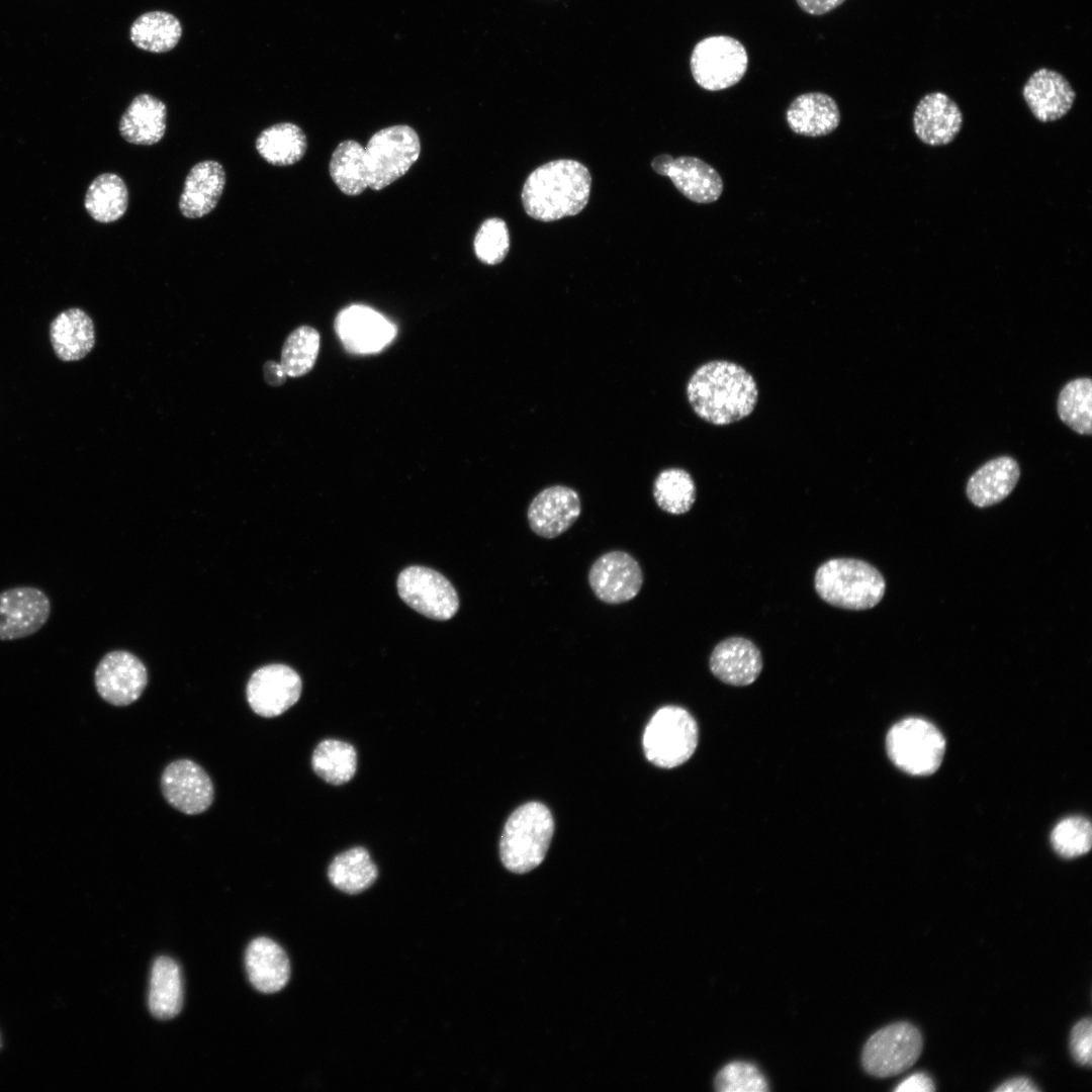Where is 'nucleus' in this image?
Listing matches in <instances>:
<instances>
[{
	"instance_id": "obj_1",
	"label": "nucleus",
	"mask_w": 1092,
	"mask_h": 1092,
	"mask_svg": "<svg viewBox=\"0 0 1092 1092\" xmlns=\"http://www.w3.org/2000/svg\"><path fill=\"white\" fill-rule=\"evenodd\" d=\"M687 396L700 419L726 426L754 411L758 389L753 376L741 365L714 360L694 371L687 384Z\"/></svg>"
},
{
	"instance_id": "obj_2",
	"label": "nucleus",
	"mask_w": 1092,
	"mask_h": 1092,
	"mask_svg": "<svg viewBox=\"0 0 1092 1092\" xmlns=\"http://www.w3.org/2000/svg\"><path fill=\"white\" fill-rule=\"evenodd\" d=\"M592 177L581 163L560 159L535 169L526 179L521 198L526 213L554 221L579 213L587 204Z\"/></svg>"
},
{
	"instance_id": "obj_3",
	"label": "nucleus",
	"mask_w": 1092,
	"mask_h": 1092,
	"mask_svg": "<svg viewBox=\"0 0 1092 1092\" xmlns=\"http://www.w3.org/2000/svg\"><path fill=\"white\" fill-rule=\"evenodd\" d=\"M814 585L827 604L853 611L874 608L886 589L882 573L872 564L854 558H832L821 564Z\"/></svg>"
},
{
	"instance_id": "obj_4",
	"label": "nucleus",
	"mask_w": 1092,
	"mask_h": 1092,
	"mask_svg": "<svg viewBox=\"0 0 1092 1092\" xmlns=\"http://www.w3.org/2000/svg\"><path fill=\"white\" fill-rule=\"evenodd\" d=\"M554 832V821L542 803L529 802L508 818L499 841L504 866L516 874L538 867L544 859Z\"/></svg>"
},
{
	"instance_id": "obj_5",
	"label": "nucleus",
	"mask_w": 1092,
	"mask_h": 1092,
	"mask_svg": "<svg viewBox=\"0 0 1092 1092\" xmlns=\"http://www.w3.org/2000/svg\"><path fill=\"white\" fill-rule=\"evenodd\" d=\"M698 738V724L687 710L664 706L655 712L644 730L643 750L654 765L672 768L691 758Z\"/></svg>"
},
{
	"instance_id": "obj_6",
	"label": "nucleus",
	"mask_w": 1092,
	"mask_h": 1092,
	"mask_svg": "<svg viewBox=\"0 0 1092 1092\" xmlns=\"http://www.w3.org/2000/svg\"><path fill=\"white\" fill-rule=\"evenodd\" d=\"M886 749L900 769L914 776H928L942 762L945 740L932 723L913 717L891 727L886 737Z\"/></svg>"
},
{
	"instance_id": "obj_7",
	"label": "nucleus",
	"mask_w": 1092,
	"mask_h": 1092,
	"mask_svg": "<svg viewBox=\"0 0 1092 1092\" xmlns=\"http://www.w3.org/2000/svg\"><path fill=\"white\" fill-rule=\"evenodd\" d=\"M421 144L408 125H393L375 132L364 148L368 187L381 190L403 176L418 160Z\"/></svg>"
},
{
	"instance_id": "obj_8",
	"label": "nucleus",
	"mask_w": 1092,
	"mask_h": 1092,
	"mask_svg": "<svg viewBox=\"0 0 1092 1092\" xmlns=\"http://www.w3.org/2000/svg\"><path fill=\"white\" fill-rule=\"evenodd\" d=\"M690 67L700 87L719 91L736 85L744 77L748 56L738 39L729 35H712L695 46Z\"/></svg>"
},
{
	"instance_id": "obj_9",
	"label": "nucleus",
	"mask_w": 1092,
	"mask_h": 1092,
	"mask_svg": "<svg viewBox=\"0 0 1092 1092\" xmlns=\"http://www.w3.org/2000/svg\"><path fill=\"white\" fill-rule=\"evenodd\" d=\"M922 1049L920 1030L909 1022L899 1021L871 1035L862 1049L861 1064L874 1077H892L913 1066Z\"/></svg>"
},
{
	"instance_id": "obj_10",
	"label": "nucleus",
	"mask_w": 1092,
	"mask_h": 1092,
	"mask_svg": "<svg viewBox=\"0 0 1092 1092\" xmlns=\"http://www.w3.org/2000/svg\"><path fill=\"white\" fill-rule=\"evenodd\" d=\"M397 590L407 606L434 620H449L459 608L458 595L450 581L425 566L404 568L397 578Z\"/></svg>"
},
{
	"instance_id": "obj_11",
	"label": "nucleus",
	"mask_w": 1092,
	"mask_h": 1092,
	"mask_svg": "<svg viewBox=\"0 0 1092 1092\" xmlns=\"http://www.w3.org/2000/svg\"><path fill=\"white\" fill-rule=\"evenodd\" d=\"M301 687L300 676L290 666L268 664L251 675L246 688L247 701L257 715L277 717L298 701Z\"/></svg>"
},
{
	"instance_id": "obj_12",
	"label": "nucleus",
	"mask_w": 1092,
	"mask_h": 1092,
	"mask_svg": "<svg viewBox=\"0 0 1092 1092\" xmlns=\"http://www.w3.org/2000/svg\"><path fill=\"white\" fill-rule=\"evenodd\" d=\"M588 583L596 597L609 605L634 599L643 584L638 561L628 552L613 550L601 555L590 566Z\"/></svg>"
},
{
	"instance_id": "obj_13",
	"label": "nucleus",
	"mask_w": 1092,
	"mask_h": 1092,
	"mask_svg": "<svg viewBox=\"0 0 1092 1092\" xmlns=\"http://www.w3.org/2000/svg\"><path fill=\"white\" fill-rule=\"evenodd\" d=\"M95 687L100 697L113 706H127L143 694L148 674L133 654L115 650L105 654L95 669Z\"/></svg>"
},
{
	"instance_id": "obj_14",
	"label": "nucleus",
	"mask_w": 1092,
	"mask_h": 1092,
	"mask_svg": "<svg viewBox=\"0 0 1092 1092\" xmlns=\"http://www.w3.org/2000/svg\"><path fill=\"white\" fill-rule=\"evenodd\" d=\"M51 601L34 586H15L0 592V641L36 633L49 620Z\"/></svg>"
},
{
	"instance_id": "obj_15",
	"label": "nucleus",
	"mask_w": 1092,
	"mask_h": 1092,
	"mask_svg": "<svg viewBox=\"0 0 1092 1092\" xmlns=\"http://www.w3.org/2000/svg\"><path fill=\"white\" fill-rule=\"evenodd\" d=\"M161 789L164 798L172 807L188 815L205 812L214 798V788L209 776L190 759H178L169 763L161 777Z\"/></svg>"
},
{
	"instance_id": "obj_16",
	"label": "nucleus",
	"mask_w": 1092,
	"mask_h": 1092,
	"mask_svg": "<svg viewBox=\"0 0 1092 1092\" xmlns=\"http://www.w3.org/2000/svg\"><path fill=\"white\" fill-rule=\"evenodd\" d=\"M652 169L667 176L675 188L696 203H712L721 196L724 188L719 173L705 161L691 156L673 159L668 154L656 156Z\"/></svg>"
},
{
	"instance_id": "obj_17",
	"label": "nucleus",
	"mask_w": 1092,
	"mask_h": 1092,
	"mask_svg": "<svg viewBox=\"0 0 1092 1092\" xmlns=\"http://www.w3.org/2000/svg\"><path fill=\"white\" fill-rule=\"evenodd\" d=\"M581 513L580 497L573 488L555 484L538 492L527 510L531 530L539 537L553 539L566 532Z\"/></svg>"
},
{
	"instance_id": "obj_18",
	"label": "nucleus",
	"mask_w": 1092,
	"mask_h": 1092,
	"mask_svg": "<svg viewBox=\"0 0 1092 1092\" xmlns=\"http://www.w3.org/2000/svg\"><path fill=\"white\" fill-rule=\"evenodd\" d=\"M963 122V112L958 103L940 91L922 96L912 116L915 135L930 147L952 143L960 133Z\"/></svg>"
},
{
	"instance_id": "obj_19",
	"label": "nucleus",
	"mask_w": 1092,
	"mask_h": 1092,
	"mask_svg": "<svg viewBox=\"0 0 1092 1092\" xmlns=\"http://www.w3.org/2000/svg\"><path fill=\"white\" fill-rule=\"evenodd\" d=\"M1022 97L1035 119L1045 123L1067 115L1074 105L1076 92L1064 75L1039 68L1023 85Z\"/></svg>"
},
{
	"instance_id": "obj_20",
	"label": "nucleus",
	"mask_w": 1092,
	"mask_h": 1092,
	"mask_svg": "<svg viewBox=\"0 0 1092 1092\" xmlns=\"http://www.w3.org/2000/svg\"><path fill=\"white\" fill-rule=\"evenodd\" d=\"M336 331L347 350L360 354L379 351L394 336L393 327L383 316L362 305L342 310Z\"/></svg>"
},
{
	"instance_id": "obj_21",
	"label": "nucleus",
	"mask_w": 1092,
	"mask_h": 1092,
	"mask_svg": "<svg viewBox=\"0 0 1092 1092\" xmlns=\"http://www.w3.org/2000/svg\"><path fill=\"white\" fill-rule=\"evenodd\" d=\"M709 665L712 673L731 686H748L755 681L762 669L761 653L750 640L730 637L718 643L711 653Z\"/></svg>"
},
{
	"instance_id": "obj_22",
	"label": "nucleus",
	"mask_w": 1092,
	"mask_h": 1092,
	"mask_svg": "<svg viewBox=\"0 0 1092 1092\" xmlns=\"http://www.w3.org/2000/svg\"><path fill=\"white\" fill-rule=\"evenodd\" d=\"M223 166L214 160L195 164L187 174L179 198V210L187 218H199L217 205L225 186Z\"/></svg>"
},
{
	"instance_id": "obj_23",
	"label": "nucleus",
	"mask_w": 1092,
	"mask_h": 1092,
	"mask_svg": "<svg viewBox=\"0 0 1092 1092\" xmlns=\"http://www.w3.org/2000/svg\"><path fill=\"white\" fill-rule=\"evenodd\" d=\"M49 338L56 357L63 362L84 359L95 346V327L91 316L80 307L58 313L49 326Z\"/></svg>"
},
{
	"instance_id": "obj_24",
	"label": "nucleus",
	"mask_w": 1092,
	"mask_h": 1092,
	"mask_svg": "<svg viewBox=\"0 0 1092 1092\" xmlns=\"http://www.w3.org/2000/svg\"><path fill=\"white\" fill-rule=\"evenodd\" d=\"M245 965L251 984L262 993L280 991L290 978V962L286 952L268 937H257L250 942Z\"/></svg>"
},
{
	"instance_id": "obj_25",
	"label": "nucleus",
	"mask_w": 1092,
	"mask_h": 1092,
	"mask_svg": "<svg viewBox=\"0 0 1092 1092\" xmlns=\"http://www.w3.org/2000/svg\"><path fill=\"white\" fill-rule=\"evenodd\" d=\"M790 129L800 135L818 138L833 132L840 123L836 101L822 92H807L797 96L786 111Z\"/></svg>"
},
{
	"instance_id": "obj_26",
	"label": "nucleus",
	"mask_w": 1092,
	"mask_h": 1092,
	"mask_svg": "<svg viewBox=\"0 0 1092 1092\" xmlns=\"http://www.w3.org/2000/svg\"><path fill=\"white\" fill-rule=\"evenodd\" d=\"M167 127L166 104L148 93L136 95L119 120V133L129 144L151 146L159 143Z\"/></svg>"
},
{
	"instance_id": "obj_27",
	"label": "nucleus",
	"mask_w": 1092,
	"mask_h": 1092,
	"mask_svg": "<svg viewBox=\"0 0 1092 1092\" xmlns=\"http://www.w3.org/2000/svg\"><path fill=\"white\" fill-rule=\"evenodd\" d=\"M1020 468L1010 456H999L977 469L967 482L966 492L978 508H986L1007 497L1017 484Z\"/></svg>"
},
{
	"instance_id": "obj_28",
	"label": "nucleus",
	"mask_w": 1092,
	"mask_h": 1092,
	"mask_svg": "<svg viewBox=\"0 0 1092 1092\" xmlns=\"http://www.w3.org/2000/svg\"><path fill=\"white\" fill-rule=\"evenodd\" d=\"M183 978L179 965L169 957H159L151 972L149 1008L158 1019H171L183 1005Z\"/></svg>"
},
{
	"instance_id": "obj_29",
	"label": "nucleus",
	"mask_w": 1092,
	"mask_h": 1092,
	"mask_svg": "<svg viewBox=\"0 0 1092 1092\" xmlns=\"http://www.w3.org/2000/svg\"><path fill=\"white\" fill-rule=\"evenodd\" d=\"M258 154L274 166H289L300 161L307 149L303 130L292 122H280L263 129L256 139Z\"/></svg>"
},
{
	"instance_id": "obj_30",
	"label": "nucleus",
	"mask_w": 1092,
	"mask_h": 1092,
	"mask_svg": "<svg viewBox=\"0 0 1092 1092\" xmlns=\"http://www.w3.org/2000/svg\"><path fill=\"white\" fill-rule=\"evenodd\" d=\"M182 36L180 20L166 11H149L131 24L129 37L139 49L150 53H166L174 49Z\"/></svg>"
},
{
	"instance_id": "obj_31",
	"label": "nucleus",
	"mask_w": 1092,
	"mask_h": 1092,
	"mask_svg": "<svg viewBox=\"0 0 1092 1092\" xmlns=\"http://www.w3.org/2000/svg\"><path fill=\"white\" fill-rule=\"evenodd\" d=\"M84 206L98 222L109 223L119 219L128 206L125 182L115 173L98 175L86 191Z\"/></svg>"
},
{
	"instance_id": "obj_32",
	"label": "nucleus",
	"mask_w": 1092,
	"mask_h": 1092,
	"mask_svg": "<svg viewBox=\"0 0 1092 1092\" xmlns=\"http://www.w3.org/2000/svg\"><path fill=\"white\" fill-rule=\"evenodd\" d=\"M328 877L338 890L355 895L370 888L378 877L376 864L364 847H353L338 854L328 869Z\"/></svg>"
},
{
	"instance_id": "obj_33",
	"label": "nucleus",
	"mask_w": 1092,
	"mask_h": 1092,
	"mask_svg": "<svg viewBox=\"0 0 1092 1092\" xmlns=\"http://www.w3.org/2000/svg\"><path fill=\"white\" fill-rule=\"evenodd\" d=\"M330 175L345 194L355 196L368 188L364 148L353 140L338 145L330 161Z\"/></svg>"
},
{
	"instance_id": "obj_34",
	"label": "nucleus",
	"mask_w": 1092,
	"mask_h": 1092,
	"mask_svg": "<svg viewBox=\"0 0 1092 1092\" xmlns=\"http://www.w3.org/2000/svg\"><path fill=\"white\" fill-rule=\"evenodd\" d=\"M311 765L314 772L332 785L348 783L355 775L357 753L347 742L337 739H325L315 747Z\"/></svg>"
},
{
	"instance_id": "obj_35",
	"label": "nucleus",
	"mask_w": 1092,
	"mask_h": 1092,
	"mask_svg": "<svg viewBox=\"0 0 1092 1092\" xmlns=\"http://www.w3.org/2000/svg\"><path fill=\"white\" fill-rule=\"evenodd\" d=\"M1058 416L1072 431L1080 435L1092 433V380L1080 377L1061 389L1057 401Z\"/></svg>"
},
{
	"instance_id": "obj_36",
	"label": "nucleus",
	"mask_w": 1092,
	"mask_h": 1092,
	"mask_svg": "<svg viewBox=\"0 0 1092 1092\" xmlns=\"http://www.w3.org/2000/svg\"><path fill=\"white\" fill-rule=\"evenodd\" d=\"M652 493L662 511L682 515L691 510L696 500V484L687 470L666 468L655 477Z\"/></svg>"
},
{
	"instance_id": "obj_37",
	"label": "nucleus",
	"mask_w": 1092,
	"mask_h": 1092,
	"mask_svg": "<svg viewBox=\"0 0 1092 1092\" xmlns=\"http://www.w3.org/2000/svg\"><path fill=\"white\" fill-rule=\"evenodd\" d=\"M320 343L318 332L309 326H300L287 336L280 361L287 377H301L310 372L317 359Z\"/></svg>"
},
{
	"instance_id": "obj_38",
	"label": "nucleus",
	"mask_w": 1092,
	"mask_h": 1092,
	"mask_svg": "<svg viewBox=\"0 0 1092 1092\" xmlns=\"http://www.w3.org/2000/svg\"><path fill=\"white\" fill-rule=\"evenodd\" d=\"M1051 842L1056 852L1065 858L1087 853L1092 845L1090 821L1081 816L1061 820L1052 831Z\"/></svg>"
},
{
	"instance_id": "obj_39",
	"label": "nucleus",
	"mask_w": 1092,
	"mask_h": 1092,
	"mask_svg": "<svg viewBox=\"0 0 1092 1092\" xmlns=\"http://www.w3.org/2000/svg\"><path fill=\"white\" fill-rule=\"evenodd\" d=\"M474 252L484 264L500 263L510 250V234L502 218L491 217L482 222L474 238Z\"/></svg>"
},
{
	"instance_id": "obj_40",
	"label": "nucleus",
	"mask_w": 1092,
	"mask_h": 1092,
	"mask_svg": "<svg viewBox=\"0 0 1092 1092\" xmlns=\"http://www.w3.org/2000/svg\"><path fill=\"white\" fill-rule=\"evenodd\" d=\"M719 1092H765L769 1090L762 1073L753 1064L731 1062L724 1066L714 1080Z\"/></svg>"
},
{
	"instance_id": "obj_41",
	"label": "nucleus",
	"mask_w": 1092,
	"mask_h": 1092,
	"mask_svg": "<svg viewBox=\"0 0 1092 1092\" xmlns=\"http://www.w3.org/2000/svg\"><path fill=\"white\" fill-rule=\"evenodd\" d=\"M1092 1023L1090 1017L1080 1019L1070 1033V1050L1073 1059L1082 1066L1091 1067Z\"/></svg>"
},
{
	"instance_id": "obj_42",
	"label": "nucleus",
	"mask_w": 1092,
	"mask_h": 1092,
	"mask_svg": "<svg viewBox=\"0 0 1092 1092\" xmlns=\"http://www.w3.org/2000/svg\"><path fill=\"white\" fill-rule=\"evenodd\" d=\"M933 1080L925 1073H915L905 1078L894 1089L896 1092H933Z\"/></svg>"
},
{
	"instance_id": "obj_43",
	"label": "nucleus",
	"mask_w": 1092,
	"mask_h": 1092,
	"mask_svg": "<svg viewBox=\"0 0 1092 1092\" xmlns=\"http://www.w3.org/2000/svg\"><path fill=\"white\" fill-rule=\"evenodd\" d=\"M845 0H796L798 6L808 14L823 15L840 6Z\"/></svg>"
},
{
	"instance_id": "obj_44",
	"label": "nucleus",
	"mask_w": 1092,
	"mask_h": 1092,
	"mask_svg": "<svg viewBox=\"0 0 1092 1092\" xmlns=\"http://www.w3.org/2000/svg\"><path fill=\"white\" fill-rule=\"evenodd\" d=\"M994 1091H997V1092H1038V1091H1040V1089L1037 1088L1036 1085H1034V1083L1032 1081H1030L1028 1078L1017 1077V1078H1012V1079H1009V1080L1005 1081L999 1087H997Z\"/></svg>"
},
{
	"instance_id": "obj_45",
	"label": "nucleus",
	"mask_w": 1092,
	"mask_h": 1092,
	"mask_svg": "<svg viewBox=\"0 0 1092 1092\" xmlns=\"http://www.w3.org/2000/svg\"><path fill=\"white\" fill-rule=\"evenodd\" d=\"M264 380L270 386H281L285 383L287 375L283 371L280 363L275 361H267L263 366Z\"/></svg>"
},
{
	"instance_id": "obj_46",
	"label": "nucleus",
	"mask_w": 1092,
	"mask_h": 1092,
	"mask_svg": "<svg viewBox=\"0 0 1092 1092\" xmlns=\"http://www.w3.org/2000/svg\"><path fill=\"white\" fill-rule=\"evenodd\" d=\"M1 1048H2V1038H1V1034H0V1050H1Z\"/></svg>"
}]
</instances>
